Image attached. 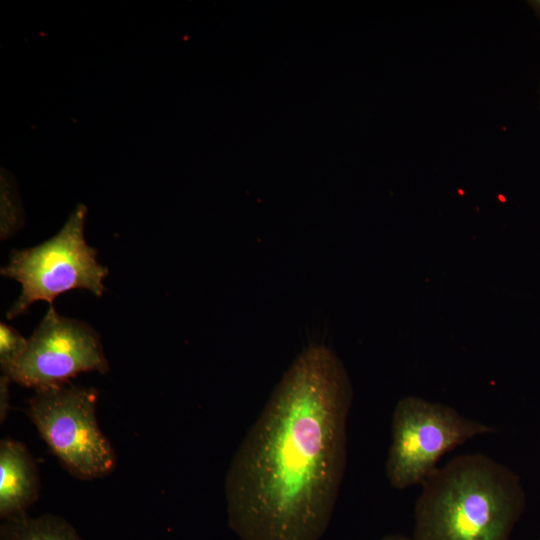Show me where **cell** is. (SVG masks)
Instances as JSON below:
<instances>
[{"instance_id":"obj_15","label":"cell","mask_w":540,"mask_h":540,"mask_svg":"<svg viewBox=\"0 0 540 540\" xmlns=\"http://www.w3.org/2000/svg\"><path fill=\"white\" fill-rule=\"evenodd\" d=\"M540 540V539H539Z\"/></svg>"},{"instance_id":"obj_8","label":"cell","mask_w":540,"mask_h":540,"mask_svg":"<svg viewBox=\"0 0 540 540\" xmlns=\"http://www.w3.org/2000/svg\"><path fill=\"white\" fill-rule=\"evenodd\" d=\"M2 521L0 540H83L67 520L54 514L32 517L25 512Z\"/></svg>"},{"instance_id":"obj_4","label":"cell","mask_w":540,"mask_h":540,"mask_svg":"<svg viewBox=\"0 0 540 540\" xmlns=\"http://www.w3.org/2000/svg\"><path fill=\"white\" fill-rule=\"evenodd\" d=\"M494 428L463 416L451 406L416 396L400 399L391 421L386 477L395 489L422 485L447 452Z\"/></svg>"},{"instance_id":"obj_13","label":"cell","mask_w":540,"mask_h":540,"mask_svg":"<svg viewBox=\"0 0 540 540\" xmlns=\"http://www.w3.org/2000/svg\"><path fill=\"white\" fill-rule=\"evenodd\" d=\"M527 4L533 10L538 20L540 21V0H531L528 1Z\"/></svg>"},{"instance_id":"obj_12","label":"cell","mask_w":540,"mask_h":540,"mask_svg":"<svg viewBox=\"0 0 540 540\" xmlns=\"http://www.w3.org/2000/svg\"><path fill=\"white\" fill-rule=\"evenodd\" d=\"M379 540H414L413 537L405 536L402 534H387L381 537Z\"/></svg>"},{"instance_id":"obj_1","label":"cell","mask_w":540,"mask_h":540,"mask_svg":"<svg viewBox=\"0 0 540 540\" xmlns=\"http://www.w3.org/2000/svg\"><path fill=\"white\" fill-rule=\"evenodd\" d=\"M352 386L323 345L285 372L236 451L225 480L228 524L241 540H320L347 458Z\"/></svg>"},{"instance_id":"obj_14","label":"cell","mask_w":540,"mask_h":540,"mask_svg":"<svg viewBox=\"0 0 540 540\" xmlns=\"http://www.w3.org/2000/svg\"><path fill=\"white\" fill-rule=\"evenodd\" d=\"M539 98H540V87H539Z\"/></svg>"},{"instance_id":"obj_10","label":"cell","mask_w":540,"mask_h":540,"mask_svg":"<svg viewBox=\"0 0 540 540\" xmlns=\"http://www.w3.org/2000/svg\"><path fill=\"white\" fill-rule=\"evenodd\" d=\"M28 339H25L15 328L1 322L0 324V365L4 370L12 365L26 350Z\"/></svg>"},{"instance_id":"obj_2","label":"cell","mask_w":540,"mask_h":540,"mask_svg":"<svg viewBox=\"0 0 540 540\" xmlns=\"http://www.w3.org/2000/svg\"><path fill=\"white\" fill-rule=\"evenodd\" d=\"M414 540H509L526 505L518 475L493 458H452L421 485Z\"/></svg>"},{"instance_id":"obj_7","label":"cell","mask_w":540,"mask_h":540,"mask_svg":"<svg viewBox=\"0 0 540 540\" xmlns=\"http://www.w3.org/2000/svg\"><path fill=\"white\" fill-rule=\"evenodd\" d=\"M36 464L21 442L3 439L0 442V518L25 513L39 495Z\"/></svg>"},{"instance_id":"obj_9","label":"cell","mask_w":540,"mask_h":540,"mask_svg":"<svg viewBox=\"0 0 540 540\" xmlns=\"http://www.w3.org/2000/svg\"><path fill=\"white\" fill-rule=\"evenodd\" d=\"M22 210L13 182L7 173H1V240L7 239L20 228Z\"/></svg>"},{"instance_id":"obj_11","label":"cell","mask_w":540,"mask_h":540,"mask_svg":"<svg viewBox=\"0 0 540 540\" xmlns=\"http://www.w3.org/2000/svg\"><path fill=\"white\" fill-rule=\"evenodd\" d=\"M11 380L4 374L0 379V416L1 421L6 416L9 403V383Z\"/></svg>"},{"instance_id":"obj_3","label":"cell","mask_w":540,"mask_h":540,"mask_svg":"<svg viewBox=\"0 0 540 540\" xmlns=\"http://www.w3.org/2000/svg\"><path fill=\"white\" fill-rule=\"evenodd\" d=\"M87 208L78 204L60 231L31 248L13 250L1 275L21 284V292L6 316L11 320L25 313L37 301L53 305L54 299L69 290L86 289L100 297L109 273L97 261L96 250L85 240Z\"/></svg>"},{"instance_id":"obj_6","label":"cell","mask_w":540,"mask_h":540,"mask_svg":"<svg viewBox=\"0 0 540 540\" xmlns=\"http://www.w3.org/2000/svg\"><path fill=\"white\" fill-rule=\"evenodd\" d=\"M92 371H109L99 334L49 305L25 352L2 374L11 382L39 390L65 385L78 374Z\"/></svg>"},{"instance_id":"obj_5","label":"cell","mask_w":540,"mask_h":540,"mask_svg":"<svg viewBox=\"0 0 540 540\" xmlns=\"http://www.w3.org/2000/svg\"><path fill=\"white\" fill-rule=\"evenodd\" d=\"M96 404L95 389L65 384L36 390L26 407L51 452L81 480L106 476L116 465L112 445L97 422Z\"/></svg>"}]
</instances>
